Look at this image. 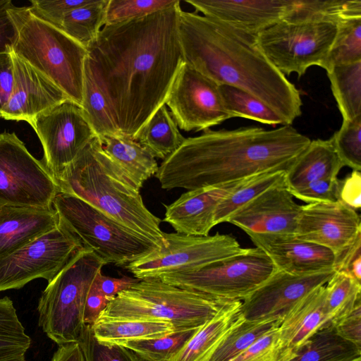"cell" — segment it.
<instances>
[{
  "mask_svg": "<svg viewBox=\"0 0 361 361\" xmlns=\"http://www.w3.org/2000/svg\"><path fill=\"white\" fill-rule=\"evenodd\" d=\"M166 245L125 267L140 279H157L200 269L215 262L243 252L230 235L195 236L164 233Z\"/></svg>",
  "mask_w": 361,
  "mask_h": 361,
  "instance_id": "8fae6325",
  "label": "cell"
},
{
  "mask_svg": "<svg viewBox=\"0 0 361 361\" xmlns=\"http://www.w3.org/2000/svg\"><path fill=\"white\" fill-rule=\"evenodd\" d=\"M8 12L18 30L12 52L81 106L87 49L60 29L36 18L28 7L12 5Z\"/></svg>",
  "mask_w": 361,
  "mask_h": 361,
  "instance_id": "5b68a950",
  "label": "cell"
},
{
  "mask_svg": "<svg viewBox=\"0 0 361 361\" xmlns=\"http://www.w3.org/2000/svg\"><path fill=\"white\" fill-rule=\"evenodd\" d=\"M12 4L10 0H0V11L11 6Z\"/></svg>",
  "mask_w": 361,
  "mask_h": 361,
  "instance_id": "6f0895ef",
  "label": "cell"
},
{
  "mask_svg": "<svg viewBox=\"0 0 361 361\" xmlns=\"http://www.w3.org/2000/svg\"><path fill=\"white\" fill-rule=\"evenodd\" d=\"M78 343L85 361H141L133 351L121 345L99 341L91 325H85Z\"/></svg>",
  "mask_w": 361,
  "mask_h": 361,
  "instance_id": "ee69618b",
  "label": "cell"
},
{
  "mask_svg": "<svg viewBox=\"0 0 361 361\" xmlns=\"http://www.w3.org/2000/svg\"><path fill=\"white\" fill-rule=\"evenodd\" d=\"M351 16H361L360 0H293L288 21L339 20Z\"/></svg>",
  "mask_w": 361,
  "mask_h": 361,
  "instance_id": "8d00e7d4",
  "label": "cell"
},
{
  "mask_svg": "<svg viewBox=\"0 0 361 361\" xmlns=\"http://www.w3.org/2000/svg\"><path fill=\"white\" fill-rule=\"evenodd\" d=\"M140 281L136 278L122 276L114 278L100 273L96 278L93 286L110 300L118 293L125 290Z\"/></svg>",
  "mask_w": 361,
  "mask_h": 361,
  "instance_id": "816d5d0a",
  "label": "cell"
},
{
  "mask_svg": "<svg viewBox=\"0 0 361 361\" xmlns=\"http://www.w3.org/2000/svg\"><path fill=\"white\" fill-rule=\"evenodd\" d=\"M178 28L186 64L219 85H231L257 97L283 125H291L301 115L299 90L267 59L256 36L183 10Z\"/></svg>",
  "mask_w": 361,
  "mask_h": 361,
  "instance_id": "3957f363",
  "label": "cell"
},
{
  "mask_svg": "<svg viewBox=\"0 0 361 361\" xmlns=\"http://www.w3.org/2000/svg\"><path fill=\"white\" fill-rule=\"evenodd\" d=\"M250 178L222 185L188 190L171 204H164V221L169 224L179 234L209 235L215 226L214 214L219 202Z\"/></svg>",
  "mask_w": 361,
  "mask_h": 361,
  "instance_id": "7402d4cb",
  "label": "cell"
},
{
  "mask_svg": "<svg viewBox=\"0 0 361 361\" xmlns=\"http://www.w3.org/2000/svg\"><path fill=\"white\" fill-rule=\"evenodd\" d=\"M228 302L159 279H143L112 298L99 318L158 320L176 331L203 326Z\"/></svg>",
  "mask_w": 361,
  "mask_h": 361,
  "instance_id": "8992f818",
  "label": "cell"
},
{
  "mask_svg": "<svg viewBox=\"0 0 361 361\" xmlns=\"http://www.w3.org/2000/svg\"><path fill=\"white\" fill-rule=\"evenodd\" d=\"M344 166L361 171V116L343 121L341 128L331 137Z\"/></svg>",
  "mask_w": 361,
  "mask_h": 361,
  "instance_id": "b9f144b4",
  "label": "cell"
},
{
  "mask_svg": "<svg viewBox=\"0 0 361 361\" xmlns=\"http://www.w3.org/2000/svg\"><path fill=\"white\" fill-rule=\"evenodd\" d=\"M337 179H322L313 181L305 186L290 191L297 199L307 203L336 202H338Z\"/></svg>",
  "mask_w": 361,
  "mask_h": 361,
  "instance_id": "bcb514c9",
  "label": "cell"
},
{
  "mask_svg": "<svg viewBox=\"0 0 361 361\" xmlns=\"http://www.w3.org/2000/svg\"><path fill=\"white\" fill-rule=\"evenodd\" d=\"M91 326L99 341L116 344L127 341L159 338L176 331L171 324L158 320L99 318Z\"/></svg>",
  "mask_w": 361,
  "mask_h": 361,
  "instance_id": "f1b7e54d",
  "label": "cell"
},
{
  "mask_svg": "<svg viewBox=\"0 0 361 361\" xmlns=\"http://www.w3.org/2000/svg\"><path fill=\"white\" fill-rule=\"evenodd\" d=\"M13 87V66L11 53L0 54V118Z\"/></svg>",
  "mask_w": 361,
  "mask_h": 361,
  "instance_id": "f5cc1de1",
  "label": "cell"
},
{
  "mask_svg": "<svg viewBox=\"0 0 361 361\" xmlns=\"http://www.w3.org/2000/svg\"><path fill=\"white\" fill-rule=\"evenodd\" d=\"M281 320L282 318H276L250 321L242 315L204 361L231 360L270 329L279 326Z\"/></svg>",
  "mask_w": 361,
  "mask_h": 361,
  "instance_id": "1f68e13d",
  "label": "cell"
},
{
  "mask_svg": "<svg viewBox=\"0 0 361 361\" xmlns=\"http://www.w3.org/2000/svg\"><path fill=\"white\" fill-rule=\"evenodd\" d=\"M133 140L155 158L164 159L178 149L185 138L164 104L142 126Z\"/></svg>",
  "mask_w": 361,
  "mask_h": 361,
  "instance_id": "83f0119b",
  "label": "cell"
},
{
  "mask_svg": "<svg viewBox=\"0 0 361 361\" xmlns=\"http://www.w3.org/2000/svg\"><path fill=\"white\" fill-rule=\"evenodd\" d=\"M276 270L269 257L255 247L245 248L240 254L196 271L166 275L155 279L224 300L242 301Z\"/></svg>",
  "mask_w": 361,
  "mask_h": 361,
  "instance_id": "30bf717a",
  "label": "cell"
},
{
  "mask_svg": "<svg viewBox=\"0 0 361 361\" xmlns=\"http://www.w3.org/2000/svg\"><path fill=\"white\" fill-rule=\"evenodd\" d=\"M81 108L97 137L121 135L112 121L103 94L85 72Z\"/></svg>",
  "mask_w": 361,
  "mask_h": 361,
  "instance_id": "60d3db41",
  "label": "cell"
},
{
  "mask_svg": "<svg viewBox=\"0 0 361 361\" xmlns=\"http://www.w3.org/2000/svg\"><path fill=\"white\" fill-rule=\"evenodd\" d=\"M110 300L100 293L92 285L87 295L84 313L83 322L85 324H94L102 312L105 310Z\"/></svg>",
  "mask_w": 361,
  "mask_h": 361,
  "instance_id": "db71d44e",
  "label": "cell"
},
{
  "mask_svg": "<svg viewBox=\"0 0 361 361\" xmlns=\"http://www.w3.org/2000/svg\"><path fill=\"white\" fill-rule=\"evenodd\" d=\"M200 327L173 331L159 338L127 341L118 344L133 351L141 361H171Z\"/></svg>",
  "mask_w": 361,
  "mask_h": 361,
  "instance_id": "f35d334b",
  "label": "cell"
},
{
  "mask_svg": "<svg viewBox=\"0 0 361 361\" xmlns=\"http://www.w3.org/2000/svg\"><path fill=\"white\" fill-rule=\"evenodd\" d=\"M294 235L330 250L336 260L361 235L360 217L338 201L301 205Z\"/></svg>",
  "mask_w": 361,
  "mask_h": 361,
  "instance_id": "2e32d148",
  "label": "cell"
},
{
  "mask_svg": "<svg viewBox=\"0 0 361 361\" xmlns=\"http://www.w3.org/2000/svg\"><path fill=\"white\" fill-rule=\"evenodd\" d=\"M334 269L311 274L295 275L275 272L242 300L241 313L250 321L283 318L291 307L313 289L324 286Z\"/></svg>",
  "mask_w": 361,
  "mask_h": 361,
  "instance_id": "e0dca14e",
  "label": "cell"
},
{
  "mask_svg": "<svg viewBox=\"0 0 361 361\" xmlns=\"http://www.w3.org/2000/svg\"><path fill=\"white\" fill-rule=\"evenodd\" d=\"M336 22L283 20L260 32L256 40L271 63L284 75H303L323 68L337 32Z\"/></svg>",
  "mask_w": 361,
  "mask_h": 361,
  "instance_id": "9c48e42d",
  "label": "cell"
},
{
  "mask_svg": "<svg viewBox=\"0 0 361 361\" xmlns=\"http://www.w3.org/2000/svg\"><path fill=\"white\" fill-rule=\"evenodd\" d=\"M333 326L341 337L361 349V302Z\"/></svg>",
  "mask_w": 361,
  "mask_h": 361,
  "instance_id": "681fc988",
  "label": "cell"
},
{
  "mask_svg": "<svg viewBox=\"0 0 361 361\" xmlns=\"http://www.w3.org/2000/svg\"><path fill=\"white\" fill-rule=\"evenodd\" d=\"M54 209L0 204V259L59 226Z\"/></svg>",
  "mask_w": 361,
  "mask_h": 361,
  "instance_id": "cb8c5ba5",
  "label": "cell"
},
{
  "mask_svg": "<svg viewBox=\"0 0 361 361\" xmlns=\"http://www.w3.org/2000/svg\"><path fill=\"white\" fill-rule=\"evenodd\" d=\"M220 90L233 118L241 117L271 126L283 125L281 119L271 109L251 94L227 85H220Z\"/></svg>",
  "mask_w": 361,
  "mask_h": 361,
  "instance_id": "ab89813d",
  "label": "cell"
},
{
  "mask_svg": "<svg viewBox=\"0 0 361 361\" xmlns=\"http://www.w3.org/2000/svg\"><path fill=\"white\" fill-rule=\"evenodd\" d=\"M361 283L344 271H335L325 284L328 324L334 326L361 302Z\"/></svg>",
  "mask_w": 361,
  "mask_h": 361,
  "instance_id": "d590c367",
  "label": "cell"
},
{
  "mask_svg": "<svg viewBox=\"0 0 361 361\" xmlns=\"http://www.w3.org/2000/svg\"><path fill=\"white\" fill-rule=\"evenodd\" d=\"M327 324L324 285L302 297L283 317L276 332L277 361H290L308 339Z\"/></svg>",
  "mask_w": 361,
  "mask_h": 361,
  "instance_id": "603a6c76",
  "label": "cell"
},
{
  "mask_svg": "<svg viewBox=\"0 0 361 361\" xmlns=\"http://www.w3.org/2000/svg\"><path fill=\"white\" fill-rule=\"evenodd\" d=\"M326 72L343 121L361 116V61L336 65Z\"/></svg>",
  "mask_w": 361,
  "mask_h": 361,
  "instance_id": "f546056e",
  "label": "cell"
},
{
  "mask_svg": "<svg viewBox=\"0 0 361 361\" xmlns=\"http://www.w3.org/2000/svg\"><path fill=\"white\" fill-rule=\"evenodd\" d=\"M177 1L109 0L105 25L116 24L145 17L168 8Z\"/></svg>",
  "mask_w": 361,
  "mask_h": 361,
  "instance_id": "7bdbcfd3",
  "label": "cell"
},
{
  "mask_svg": "<svg viewBox=\"0 0 361 361\" xmlns=\"http://www.w3.org/2000/svg\"><path fill=\"white\" fill-rule=\"evenodd\" d=\"M180 1L147 16L105 25L87 47V73L121 135L134 137L167 99L185 60Z\"/></svg>",
  "mask_w": 361,
  "mask_h": 361,
  "instance_id": "6da1fadb",
  "label": "cell"
},
{
  "mask_svg": "<svg viewBox=\"0 0 361 361\" xmlns=\"http://www.w3.org/2000/svg\"><path fill=\"white\" fill-rule=\"evenodd\" d=\"M203 16L256 36L284 20L293 0H185Z\"/></svg>",
  "mask_w": 361,
  "mask_h": 361,
  "instance_id": "ffe728a7",
  "label": "cell"
},
{
  "mask_svg": "<svg viewBox=\"0 0 361 361\" xmlns=\"http://www.w3.org/2000/svg\"><path fill=\"white\" fill-rule=\"evenodd\" d=\"M311 140L291 125L267 130H206L185 138L155 174L162 189L219 186L272 171H288Z\"/></svg>",
  "mask_w": 361,
  "mask_h": 361,
  "instance_id": "7a4b0ae2",
  "label": "cell"
},
{
  "mask_svg": "<svg viewBox=\"0 0 361 361\" xmlns=\"http://www.w3.org/2000/svg\"><path fill=\"white\" fill-rule=\"evenodd\" d=\"M277 270L305 275L334 269L335 255L329 249L300 240L294 234L247 233Z\"/></svg>",
  "mask_w": 361,
  "mask_h": 361,
  "instance_id": "44dd1931",
  "label": "cell"
},
{
  "mask_svg": "<svg viewBox=\"0 0 361 361\" xmlns=\"http://www.w3.org/2000/svg\"><path fill=\"white\" fill-rule=\"evenodd\" d=\"M240 300L230 301L188 341L171 361H204L243 315Z\"/></svg>",
  "mask_w": 361,
  "mask_h": 361,
  "instance_id": "4316f807",
  "label": "cell"
},
{
  "mask_svg": "<svg viewBox=\"0 0 361 361\" xmlns=\"http://www.w3.org/2000/svg\"><path fill=\"white\" fill-rule=\"evenodd\" d=\"M301 209L286 184L271 188L234 212L226 222L246 233L295 234Z\"/></svg>",
  "mask_w": 361,
  "mask_h": 361,
  "instance_id": "ac0fdd59",
  "label": "cell"
},
{
  "mask_svg": "<svg viewBox=\"0 0 361 361\" xmlns=\"http://www.w3.org/2000/svg\"><path fill=\"white\" fill-rule=\"evenodd\" d=\"M344 361H361V356L355 357Z\"/></svg>",
  "mask_w": 361,
  "mask_h": 361,
  "instance_id": "680465c9",
  "label": "cell"
},
{
  "mask_svg": "<svg viewBox=\"0 0 361 361\" xmlns=\"http://www.w3.org/2000/svg\"><path fill=\"white\" fill-rule=\"evenodd\" d=\"M59 191L43 162L15 133H0V204L50 209Z\"/></svg>",
  "mask_w": 361,
  "mask_h": 361,
  "instance_id": "7c38bea8",
  "label": "cell"
},
{
  "mask_svg": "<svg viewBox=\"0 0 361 361\" xmlns=\"http://www.w3.org/2000/svg\"><path fill=\"white\" fill-rule=\"evenodd\" d=\"M104 265L92 250L81 247L42 291L38 324L59 345L78 342L87 295Z\"/></svg>",
  "mask_w": 361,
  "mask_h": 361,
  "instance_id": "52a82bcc",
  "label": "cell"
},
{
  "mask_svg": "<svg viewBox=\"0 0 361 361\" xmlns=\"http://www.w3.org/2000/svg\"><path fill=\"white\" fill-rule=\"evenodd\" d=\"M51 361H85V360L80 344L76 342L59 345Z\"/></svg>",
  "mask_w": 361,
  "mask_h": 361,
  "instance_id": "9f6ffc18",
  "label": "cell"
},
{
  "mask_svg": "<svg viewBox=\"0 0 361 361\" xmlns=\"http://www.w3.org/2000/svg\"><path fill=\"white\" fill-rule=\"evenodd\" d=\"M53 207L59 224L105 264L126 267L159 248L152 240L73 195L59 191Z\"/></svg>",
  "mask_w": 361,
  "mask_h": 361,
  "instance_id": "ba28073f",
  "label": "cell"
},
{
  "mask_svg": "<svg viewBox=\"0 0 361 361\" xmlns=\"http://www.w3.org/2000/svg\"><path fill=\"white\" fill-rule=\"evenodd\" d=\"M338 201L354 209L361 207V173L353 170L350 174L338 180Z\"/></svg>",
  "mask_w": 361,
  "mask_h": 361,
  "instance_id": "c3c4849f",
  "label": "cell"
},
{
  "mask_svg": "<svg viewBox=\"0 0 361 361\" xmlns=\"http://www.w3.org/2000/svg\"><path fill=\"white\" fill-rule=\"evenodd\" d=\"M11 58L13 87L1 118L30 123L42 111L70 99L46 75L12 51Z\"/></svg>",
  "mask_w": 361,
  "mask_h": 361,
  "instance_id": "d6986e66",
  "label": "cell"
},
{
  "mask_svg": "<svg viewBox=\"0 0 361 361\" xmlns=\"http://www.w3.org/2000/svg\"><path fill=\"white\" fill-rule=\"evenodd\" d=\"M90 0H32L28 6L30 11L36 18L61 28L64 16L72 10L83 6Z\"/></svg>",
  "mask_w": 361,
  "mask_h": 361,
  "instance_id": "f6af8a7d",
  "label": "cell"
},
{
  "mask_svg": "<svg viewBox=\"0 0 361 361\" xmlns=\"http://www.w3.org/2000/svg\"><path fill=\"white\" fill-rule=\"evenodd\" d=\"M103 151L140 190L159 169L155 157L137 141L123 135L98 137Z\"/></svg>",
  "mask_w": 361,
  "mask_h": 361,
  "instance_id": "484cf974",
  "label": "cell"
},
{
  "mask_svg": "<svg viewBox=\"0 0 361 361\" xmlns=\"http://www.w3.org/2000/svg\"><path fill=\"white\" fill-rule=\"evenodd\" d=\"M109 0H90L63 18L60 30L85 49L105 25Z\"/></svg>",
  "mask_w": 361,
  "mask_h": 361,
  "instance_id": "836d02e7",
  "label": "cell"
},
{
  "mask_svg": "<svg viewBox=\"0 0 361 361\" xmlns=\"http://www.w3.org/2000/svg\"><path fill=\"white\" fill-rule=\"evenodd\" d=\"M29 123L42 143V161L56 181L97 136L81 106L71 99L42 111Z\"/></svg>",
  "mask_w": 361,
  "mask_h": 361,
  "instance_id": "5bb4252c",
  "label": "cell"
},
{
  "mask_svg": "<svg viewBox=\"0 0 361 361\" xmlns=\"http://www.w3.org/2000/svg\"><path fill=\"white\" fill-rule=\"evenodd\" d=\"M343 166L331 138L311 140L286 172V184L291 191L315 180L337 179Z\"/></svg>",
  "mask_w": 361,
  "mask_h": 361,
  "instance_id": "d4e9b609",
  "label": "cell"
},
{
  "mask_svg": "<svg viewBox=\"0 0 361 361\" xmlns=\"http://www.w3.org/2000/svg\"><path fill=\"white\" fill-rule=\"evenodd\" d=\"M62 226L0 259V292L20 289L36 279L50 282L81 248Z\"/></svg>",
  "mask_w": 361,
  "mask_h": 361,
  "instance_id": "4fadbf2b",
  "label": "cell"
},
{
  "mask_svg": "<svg viewBox=\"0 0 361 361\" xmlns=\"http://www.w3.org/2000/svg\"><path fill=\"white\" fill-rule=\"evenodd\" d=\"M31 343L13 300L0 298V361H26Z\"/></svg>",
  "mask_w": 361,
  "mask_h": 361,
  "instance_id": "d6a6232c",
  "label": "cell"
},
{
  "mask_svg": "<svg viewBox=\"0 0 361 361\" xmlns=\"http://www.w3.org/2000/svg\"><path fill=\"white\" fill-rule=\"evenodd\" d=\"M358 356H361V349L327 324L317 331L290 361H343Z\"/></svg>",
  "mask_w": 361,
  "mask_h": 361,
  "instance_id": "4dcf8cb0",
  "label": "cell"
},
{
  "mask_svg": "<svg viewBox=\"0 0 361 361\" xmlns=\"http://www.w3.org/2000/svg\"><path fill=\"white\" fill-rule=\"evenodd\" d=\"M60 192L77 197L138 234L165 245L161 219L145 205L140 190L107 157L94 137L56 179Z\"/></svg>",
  "mask_w": 361,
  "mask_h": 361,
  "instance_id": "277c9868",
  "label": "cell"
},
{
  "mask_svg": "<svg viewBox=\"0 0 361 361\" xmlns=\"http://www.w3.org/2000/svg\"><path fill=\"white\" fill-rule=\"evenodd\" d=\"M361 61V16L345 17L337 23V32L322 68Z\"/></svg>",
  "mask_w": 361,
  "mask_h": 361,
  "instance_id": "74e56055",
  "label": "cell"
},
{
  "mask_svg": "<svg viewBox=\"0 0 361 361\" xmlns=\"http://www.w3.org/2000/svg\"><path fill=\"white\" fill-rule=\"evenodd\" d=\"M165 104L178 127L187 132L209 130L233 118L226 107L220 85L185 63Z\"/></svg>",
  "mask_w": 361,
  "mask_h": 361,
  "instance_id": "9a60e30c",
  "label": "cell"
},
{
  "mask_svg": "<svg viewBox=\"0 0 361 361\" xmlns=\"http://www.w3.org/2000/svg\"><path fill=\"white\" fill-rule=\"evenodd\" d=\"M334 270L344 271L360 282L361 235L335 260Z\"/></svg>",
  "mask_w": 361,
  "mask_h": 361,
  "instance_id": "f907efd6",
  "label": "cell"
},
{
  "mask_svg": "<svg viewBox=\"0 0 361 361\" xmlns=\"http://www.w3.org/2000/svg\"><path fill=\"white\" fill-rule=\"evenodd\" d=\"M344 361V360H343Z\"/></svg>",
  "mask_w": 361,
  "mask_h": 361,
  "instance_id": "91938a15",
  "label": "cell"
},
{
  "mask_svg": "<svg viewBox=\"0 0 361 361\" xmlns=\"http://www.w3.org/2000/svg\"><path fill=\"white\" fill-rule=\"evenodd\" d=\"M286 174L285 171H272L247 179L219 202L214 214L215 226L226 222L234 212L267 190L286 184Z\"/></svg>",
  "mask_w": 361,
  "mask_h": 361,
  "instance_id": "e575fe53",
  "label": "cell"
},
{
  "mask_svg": "<svg viewBox=\"0 0 361 361\" xmlns=\"http://www.w3.org/2000/svg\"><path fill=\"white\" fill-rule=\"evenodd\" d=\"M9 7L0 11V54L12 51L18 35L17 28L8 12Z\"/></svg>",
  "mask_w": 361,
  "mask_h": 361,
  "instance_id": "11a10c76",
  "label": "cell"
},
{
  "mask_svg": "<svg viewBox=\"0 0 361 361\" xmlns=\"http://www.w3.org/2000/svg\"><path fill=\"white\" fill-rule=\"evenodd\" d=\"M275 326L230 361H277Z\"/></svg>",
  "mask_w": 361,
  "mask_h": 361,
  "instance_id": "7dc6e473",
  "label": "cell"
}]
</instances>
